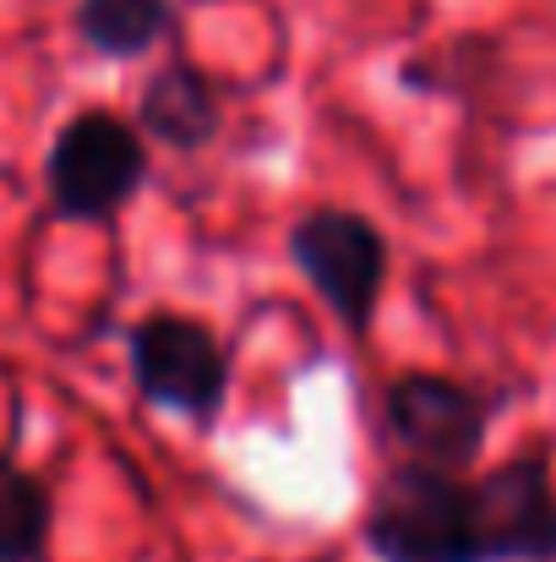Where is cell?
Segmentation results:
<instances>
[{
  "instance_id": "6da1fadb",
  "label": "cell",
  "mask_w": 556,
  "mask_h": 562,
  "mask_svg": "<svg viewBox=\"0 0 556 562\" xmlns=\"http://www.w3.org/2000/svg\"><path fill=\"white\" fill-rule=\"evenodd\" d=\"M361 536L376 562H497L475 475L420 459L382 475Z\"/></svg>"
},
{
  "instance_id": "7a4b0ae2",
  "label": "cell",
  "mask_w": 556,
  "mask_h": 562,
  "mask_svg": "<svg viewBox=\"0 0 556 562\" xmlns=\"http://www.w3.org/2000/svg\"><path fill=\"white\" fill-rule=\"evenodd\" d=\"M44 187L55 218L71 224H104L137 202L148 187V143L132 121L110 110H82L71 115L44 159Z\"/></svg>"
},
{
  "instance_id": "5b68a950",
  "label": "cell",
  "mask_w": 556,
  "mask_h": 562,
  "mask_svg": "<svg viewBox=\"0 0 556 562\" xmlns=\"http://www.w3.org/2000/svg\"><path fill=\"white\" fill-rule=\"evenodd\" d=\"M382 409H387V437L404 448V459L436 470H469L486 453L497 398L458 376L404 372L387 387Z\"/></svg>"
},
{
  "instance_id": "ba28073f",
  "label": "cell",
  "mask_w": 556,
  "mask_h": 562,
  "mask_svg": "<svg viewBox=\"0 0 556 562\" xmlns=\"http://www.w3.org/2000/svg\"><path fill=\"white\" fill-rule=\"evenodd\" d=\"M77 38L104 60H137L175 27V0H77Z\"/></svg>"
},
{
  "instance_id": "9c48e42d",
  "label": "cell",
  "mask_w": 556,
  "mask_h": 562,
  "mask_svg": "<svg viewBox=\"0 0 556 562\" xmlns=\"http://www.w3.org/2000/svg\"><path fill=\"white\" fill-rule=\"evenodd\" d=\"M55 530V497L49 486L22 470L11 453H0V562H44Z\"/></svg>"
},
{
  "instance_id": "277c9868",
  "label": "cell",
  "mask_w": 556,
  "mask_h": 562,
  "mask_svg": "<svg viewBox=\"0 0 556 562\" xmlns=\"http://www.w3.org/2000/svg\"><path fill=\"white\" fill-rule=\"evenodd\" d=\"M132 382L148 404L213 426L229 404V350L202 317L148 312L132 323Z\"/></svg>"
},
{
  "instance_id": "8992f818",
  "label": "cell",
  "mask_w": 556,
  "mask_h": 562,
  "mask_svg": "<svg viewBox=\"0 0 556 562\" xmlns=\"http://www.w3.org/2000/svg\"><path fill=\"white\" fill-rule=\"evenodd\" d=\"M497 562H556V475L541 453H519L475 475Z\"/></svg>"
},
{
  "instance_id": "52a82bcc",
  "label": "cell",
  "mask_w": 556,
  "mask_h": 562,
  "mask_svg": "<svg viewBox=\"0 0 556 562\" xmlns=\"http://www.w3.org/2000/svg\"><path fill=\"white\" fill-rule=\"evenodd\" d=\"M137 126L175 154H202L224 132V93L196 60L170 55L137 93Z\"/></svg>"
},
{
  "instance_id": "3957f363",
  "label": "cell",
  "mask_w": 556,
  "mask_h": 562,
  "mask_svg": "<svg viewBox=\"0 0 556 562\" xmlns=\"http://www.w3.org/2000/svg\"><path fill=\"white\" fill-rule=\"evenodd\" d=\"M290 262L322 295V306L350 328L366 334L387 284V240L355 207H311L290 224Z\"/></svg>"
}]
</instances>
